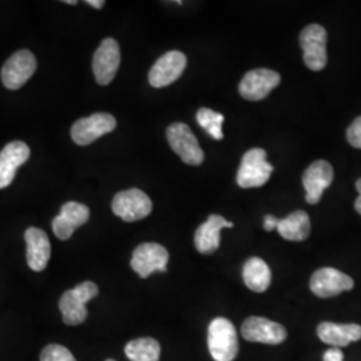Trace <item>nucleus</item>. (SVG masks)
<instances>
[{
  "label": "nucleus",
  "mask_w": 361,
  "mask_h": 361,
  "mask_svg": "<svg viewBox=\"0 0 361 361\" xmlns=\"http://www.w3.org/2000/svg\"><path fill=\"white\" fill-rule=\"evenodd\" d=\"M207 347L214 361H233L238 355L237 331L228 319H214L207 331Z\"/></svg>",
  "instance_id": "f257e3e1"
},
{
  "label": "nucleus",
  "mask_w": 361,
  "mask_h": 361,
  "mask_svg": "<svg viewBox=\"0 0 361 361\" xmlns=\"http://www.w3.org/2000/svg\"><path fill=\"white\" fill-rule=\"evenodd\" d=\"M98 286L91 281H85L65 292L59 300V310L62 312L63 323L67 325H79L86 322V304L91 298L98 296Z\"/></svg>",
  "instance_id": "f03ea898"
},
{
  "label": "nucleus",
  "mask_w": 361,
  "mask_h": 361,
  "mask_svg": "<svg viewBox=\"0 0 361 361\" xmlns=\"http://www.w3.org/2000/svg\"><path fill=\"white\" fill-rule=\"evenodd\" d=\"M271 171L273 166L267 161L265 150L252 149L243 157L237 173V183L243 189L261 188L271 178Z\"/></svg>",
  "instance_id": "7ed1b4c3"
},
{
  "label": "nucleus",
  "mask_w": 361,
  "mask_h": 361,
  "mask_svg": "<svg viewBox=\"0 0 361 361\" xmlns=\"http://www.w3.org/2000/svg\"><path fill=\"white\" fill-rule=\"evenodd\" d=\"M170 147L180 155V159L190 165V166H198L204 162L205 154L197 141L193 131L185 123H173L166 130Z\"/></svg>",
  "instance_id": "20e7f679"
},
{
  "label": "nucleus",
  "mask_w": 361,
  "mask_h": 361,
  "mask_svg": "<svg viewBox=\"0 0 361 361\" xmlns=\"http://www.w3.org/2000/svg\"><path fill=\"white\" fill-rule=\"evenodd\" d=\"M326 30L320 25H310L300 34V44L304 51V62L312 71H320L326 66Z\"/></svg>",
  "instance_id": "39448f33"
},
{
  "label": "nucleus",
  "mask_w": 361,
  "mask_h": 361,
  "mask_svg": "<svg viewBox=\"0 0 361 361\" xmlns=\"http://www.w3.org/2000/svg\"><path fill=\"white\" fill-rule=\"evenodd\" d=\"M111 207L119 219L126 222H135L146 219L152 213L153 202L142 190L129 189L116 194Z\"/></svg>",
  "instance_id": "423d86ee"
},
{
  "label": "nucleus",
  "mask_w": 361,
  "mask_h": 361,
  "mask_svg": "<svg viewBox=\"0 0 361 361\" xmlns=\"http://www.w3.org/2000/svg\"><path fill=\"white\" fill-rule=\"evenodd\" d=\"M37 70L35 55L28 50H19L11 55L1 68V82L8 90H19Z\"/></svg>",
  "instance_id": "0eeeda50"
},
{
  "label": "nucleus",
  "mask_w": 361,
  "mask_h": 361,
  "mask_svg": "<svg viewBox=\"0 0 361 361\" xmlns=\"http://www.w3.org/2000/svg\"><path fill=\"white\" fill-rule=\"evenodd\" d=\"M169 252L165 246L145 243L135 247L131 257V268L141 279H147L154 271H168Z\"/></svg>",
  "instance_id": "6e6552de"
},
{
  "label": "nucleus",
  "mask_w": 361,
  "mask_h": 361,
  "mask_svg": "<svg viewBox=\"0 0 361 361\" xmlns=\"http://www.w3.org/2000/svg\"><path fill=\"white\" fill-rule=\"evenodd\" d=\"M116 128V119L107 113H95L87 118L78 119L71 128V138L79 146H87L111 133Z\"/></svg>",
  "instance_id": "1a4fd4ad"
},
{
  "label": "nucleus",
  "mask_w": 361,
  "mask_h": 361,
  "mask_svg": "<svg viewBox=\"0 0 361 361\" xmlns=\"http://www.w3.org/2000/svg\"><path fill=\"white\" fill-rule=\"evenodd\" d=\"M119 65L121 50L118 42L113 38L104 39L92 58V71L95 80L102 86L111 83L116 78Z\"/></svg>",
  "instance_id": "9d476101"
},
{
  "label": "nucleus",
  "mask_w": 361,
  "mask_h": 361,
  "mask_svg": "<svg viewBox=\"0 0 361 361\" xmlns=\"http://www.w3.org/2000/svg\"><path fill=\"white\" fill-rule=\"evenodd\" d=\"M241 335L252 343L279 345L286 340L288 332L281 324L274 323L265 317L250 316L241 326Z\"/></svg>",
  "instance_id": "9b49d317"
},
{
  "label": "nucleus",
  "mask_w": 361,
  "mask_h": 361,
  "mask_svg": "<svg viewBox=\"0 0 361 361\" xmlns=\"http://www.w3.org/2000/svg\"><path fill=\"white\" fill-rule=\"evenodd\" d=\"M355 286L352 277L334 268H323L310 277V290L320 298L335 297Z\"/></svg>",
  "instance_id": "f8f14e48"
},
{
  "label": "nucleus",
  "mask_w": 361,
  "mask_h": 361,
  "mask_svg": "<svg viewBox=\"0 0 361 361\" xmlns=\"http://www.w3.org/2000/svg\"><path fill=\"white\" fill-rule=\"evenodd\" d=\"M188 59L183 52L173 50L164 54L149 73V83L157 87H166L174 83L186 68Z\"/></svg>",
  "instance_id": "ddd939ff"
},
{
  "label": "nucleus",
  "mask_w": 361,
  "mask_h": 361,
  "mask_svg": "<svg viewBox=\"0 0 361 361\" xmlns=\"http://www.w3.org/2000/svg\"><path fill=\"white\" fill-rule=\"evenodd\" d=\"M281 82L280 74L268 68L252 70L240 83V94L247 101H261L267 98Z\"/></svg>",
  "instance_id": "4468645a"
},
{
  "label": "nucleus",
  "mask_w": 361,
  "mask_h": 361,
  "mask_svg": "<svg viewBox=\"0 0 361 361\" xmlns=\"http://www.w3.org/2000/svg\"><path fill=\"white\" fill-rule=\"evenodd\" d=\"M334 168L326 161H316L305 170L302 176V183L305 188V200L310 205L317 204L322 200L324 190L334 182Z\"/></svg>",
  "instance_id": "2eb2a0df"
},
{
  "label": "nucleus",
  "mask_w": 361,
  "mask_h": 361,
  "mask_svg": "<svg viewBox=\"0 0 361 361\" xmlns=\"http://www.w3.org/2000/svg\"><path fill=\"white\" fill-rule=\"evenodd\" d=\"M90 219V210L83 204H79L75 201L66 202L61 207L59 216L52 219V231L59 240H68L74 231L85 225Z\"/></svg>",
  "instance_id": "dca6fc26"
},
{
  "label": "nucleus",
  "mask_w": 361,
  "mask_h": 361,
  "mask_svg": "<svg viewBox=\"0 0 361 361\" xmlns=\"http://www.w3.org/2000/svg\"><path fill=\"white\" fill-rule=\"evenodd\" d=\"M30 158V147L20 141L8 143L0 152V189L11 185L16 170Z\"/></svg>",
  "instance_id": "f3484780"
},
{
  "label": "nucleus",
  "mask_w": 361,
  "mask_h": 361,
  "mask_svg": "<svg viewBox=\"0 0 361 361\" xmlns=\"http://www.w3.org/2000/svg\"><path fill=\"white\" fill-rule=\"evenodd\" d=\"M27 245V264L34 271L46 269L51 257L49 235L38 228H28L25 233Z\"/></svg>",
  "instance_id": "a211bd4d"
},
{
  "label": "nucleus",
  "mask_w": 361,
  "mask_h": 361,
  "mask_svg": "<svg viewBox=\"0 0 361 361\" xmlns=\"http://www.w3.org/2000/svg\"><path fill=\"white\" fill-rule=\"evenodd\" d=\"M233 228V222L219 214H212L194 234V245L202 255L216 252L221 244V231Z\"/></svg>",
  "instance_id": "6ab92c4d"
},
{
  "label": "nucleus",
  "mask_w": 361,
  "mask_h": 361,
  "mask_svg": "<svg viewBox=\"0 0 361 361\" xmlns=\"http://www.w3.org/2000/svg\"><path fill=\"white\" fill-rule=\"evenodd\" d=\"M317 336L325 344L341 348L361 340V325L325 322L317 326Z\"/></svg>",
  "instance_id": "aec40b11"
},
{
  "label": "nucleus",
  "mask_w": 361,
  "mask_h": 361,
  "mask_svg": "<svg viewBox=\"0 0 361 361\" xmlns=\"http://www.w3.org/2000/svg\"><path fill=\"white\" fill-rule=\"evenodd\" d=\"M243 277L246 286L256 293H262L271 286V268L261 258L252 257L246 261Z\"/></svg>",
  "instance_id": "412c9836"
},
{
  "label": "nucleus",
  "mask_w": 361,
  "mask_h": 361,
  "mask_svg": "<svg viewBox=\"0 0 361 361\" xmlns=\"http://www.w3.org/2000/svg\"><path fill=\"white\" fill-rule=\"evenodd\" d=\"M277 232L288 241H304L310 233V219L307 212L297 210L286 219H279Z\"/></svg>",
  "instance_id": "4be33fe9"
},
{
  "label": "nucleus",
  "mask_w": 361,
  "mask_h": 361,
  "mask_svg": "<svg viewBox=\"0 0 361 361\" xmlns=\"http://www.w3.org/2000/svg\"><path fill=\"white\" fill-rule=\"evenodd\" d=\"M125 353L131 361H159L161 345L152 337L135 338L128 343Z\"/></svg>",
  "instance_id": "5701e85b"
},
{
  "label": "nucleus",
  "mask_w": 361,
  "mask_h": 361,
  "mask_svg": "<svg viewBox=\"0 0 361 361\" xmlns=\"http://www.w3.org/2000/svg\"><path fill=\"white\" fill-rule=\"evenodd\" d=\"M224 121H225V116L221 113L213 111L207 107L200 109L197 113V122L200 123V126L207 130L209 135L217 141L224 138V133H222Z\"/></svg>",
  "instance_id": "b1692460"
},
{
  "label": "nucleus",
  "mask_w": 361,
  "mask_h": 361,
  "mask_svg": "<svg viewBox=\"0 0 361 361\" xmlns=\"http://www.w3.org/2000/svg\"><path fill=\"white\" fill-rule=\"evenodd\" d=\"M40 361H77L73 353L63 345L50 344L42 350Z\"/></svg>",
  "instance_id": "393cba45"
},
{
  "label": "nucleus",
  "mask_w": 361,
  "mask_h": 361,
  "mask_svg": "<svg viewBox=\"0 0 361 361\" xmlns=\"http://www.w3.org/2000/svg\"><path fill=\"white\" fill-rule=\"evenodd\" d=\"M347 140L350 146L361 149V116L356 118L347 131Z\"/></svg>",
  "instance_id": "a878e982"
},
{
  "label": "nucleus",
  "mask_w": 361,
  "mask_h": 361,
  "mask_svg": "<svg viewBox=\"0 0 361 361\" xmlns=\"http://www.w3.org/2000/svg\"><path fill=\"white\" fill-rule=\"evenodd\" d=\"M324 361H343L344 360V353L343 350L338 348L328 349L324 353Z\"/></svg>",
  "instance_id": "bb28decb"
},
{
  "label": "nucleus",
  "mask_w": 361,
  "mask_h": 361,
  "mask_svg": "<svg viewBox=\"0 0 361 361\" xmlns=\"http://www.w3.org/2000/svg\"><path fill=\"white\" fill-rule=\"evenodd\" d=\"M277 224H279V219L268 214V216H265V219H264V229L267 232H271V231L277 229Z\"/></svg>",
  "instance_id": "cd10ccee"
},
{
  "label": "nucleus",
  "mask_w": 361,
  "mask_h": 361,
  "mask_svg": "<svg viewBox=\"0 0 361 361\" xmlns=\"http://www.w3.org/2000/svg\"><path fill=\"white\" fill-rule=\"evenodd\" d=\"M356 189H357V192H359L360 195H359V198H357L356 202H355V209H356L357 213H360L361 214V178L356 182Z\"/></svg>",
  "instance_id": "c85d7f7f"
},
{
  "label": "nucleus",
  "mask_w": 361,
  "mask_h": 361,
  "mask_svg": "<svg viewBox=\"0 0 361 361\" xmlns=\"http://www.w3.org/2000/svg\"><path fill=\"white\" fill-rule=\"evenodd\" d=\"M86 3L91 6V7H94V8H98V10H101L104 6V0H87Z\"/></svg>",
  "instance_id": "c756f323"
},
{
  "label": "nucleus",
  "mask_w": 361,
  "mask_h": 361,
  "mask_svg": "<svg viewBox=\"0 0 361 361\" xmlns=\"http://www.w3.org/2000/svg\"><path fill=\"white\" fill-rule=\"evenodd\" d=\"M65 3H67V4H74V6L77 4V1H75V0H65Z\"/></svg>",
  "instance_id": "7c9ffc66"
},
{
  "label": "nucleus",
  "mask_w": 361,
  "mask_h": 361,
  "mask_svg": "<svg viewBox=\"0 0 361 361\" xmlns=\"http://www.w3.org/2000/svg\"><path fill=\"white\" fill-rule=\"evenodd\" d=\"M106 361H116V360H113V359H109V360H106Z\"/></svg>",
  "instance_id": "2f4dec72"
}]
</instances>
